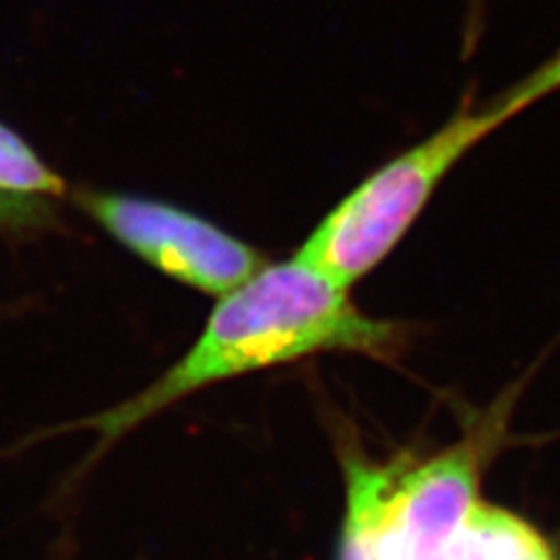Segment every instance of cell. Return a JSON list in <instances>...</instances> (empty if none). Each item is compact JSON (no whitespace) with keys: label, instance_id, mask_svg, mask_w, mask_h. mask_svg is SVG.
I'll list each match as a JSON object with an SVG mask.
<instances>
[{"label":"cell","instance_id":"1","mask_svg":"<svg viewBox=\"0 0 560 560\" xmlns=\"http://www.w3.org/2000/svg\"><path fill=\"white\" fill-rule=\"evenodd\" d=\"M411 327L366 315L350 290L300 257L257 271L218 296L199 339L148 388L78 428L96 430L98 451L210 385L300 362L320 353H360L393 360L409 343Z\"/></svg>","mask_w":560,"mask_h":560},{"label":"cell","instance_id":"2","mask_svg":"<svg viewBox=\"0 0 560 560\" xmlns=\"http://www.w3.org/2000/svg\"><path fill=\"white\" fill-rule=\"evenodd\" d=\"M512 117L495 98L483 110H471L465 101L440 129L376 168L331 208L296 257L353 290L407 236L455 164Z\"/></svg>","mask_w":560,"mask_h":560},{"label":"cell","instance_id":"3","mask_svg":"<svg viewBox=\"0 0 560 560\" xmlns=\"http://www.w3.org/2000/svg\"><path fill=\"white\" fill-rule=\"evenodd\" d=\"M75 203L121 248L203 294L232 292L269 265L250 243L166 201L80 189Z\"/></svg>","mask_w":560,"mask_h":560},{"label":"cell","instance_id":"4","mask_svg":"<svg viewBox=\"0 0 560 560\" xmlns=\"http://www.w3.org/2000/svg\"><path fill=\"white\" fill-rule=\"evenodd\" d=\"M506 413V411H504ZM498 423L411 465L390 460L378 500V535L393 560H432L458 533L479 500L481 463Z\"/></svg>","mask_w":560,"mask_h":560},{"label":"cell","instance_id":"5","mask_svg":"<svg viewBox=\"0 0 560 560\" xmlns=\"http://www.w3.org/2000/svg\"><path fill=\"white\" fill-rule=\"evenodd\" d=\"M66 183L26 140L0 125V226L8 232H40L57 222Z\"/></svg>","mask_w":560,"mask_h":560},{"label":"cell","instance_id":"6","mask_svg":"<svg viewBox=\"0 0 560 560\" xmlns=\"http://www.w3.org/2000/svg\"><path fill=\"white\" fill-rule=\"evenodd\" d=\"M432 560H556V556L528 521L479 502Z\"/></svg>","mask_w":560,"mask_h":560},{"label":"cell","instance_id":"7","mask_svg":"<svg viewBox=\"0 0 560 560\" xmlns=\"http://www.w3.org/2000/svg\"><path fill=\"white\" fill-rule=\"evenodd\" d=\"M346 514L339 560H393L378 535V500L390 463H370L358 453L343 460Z\"/></svg>","mask_w":560,"mask_h":560},{"label":"cell","instance_id":"8","mask_svg":"<svg viewBox=\"0 0 560 560\" xmlns=\"http://www.w3.org/2000/svg\"><path fill=\"white\" fill-rule=\"evenodd\" d=\"M556 90H560V49L549 61L541 63L528 78L516 82L512 90H506L495 101L512 115H518L528 108V105L553 94Z\"/></svg>","mask_w":560,"mask_h":560}]
</instances>
